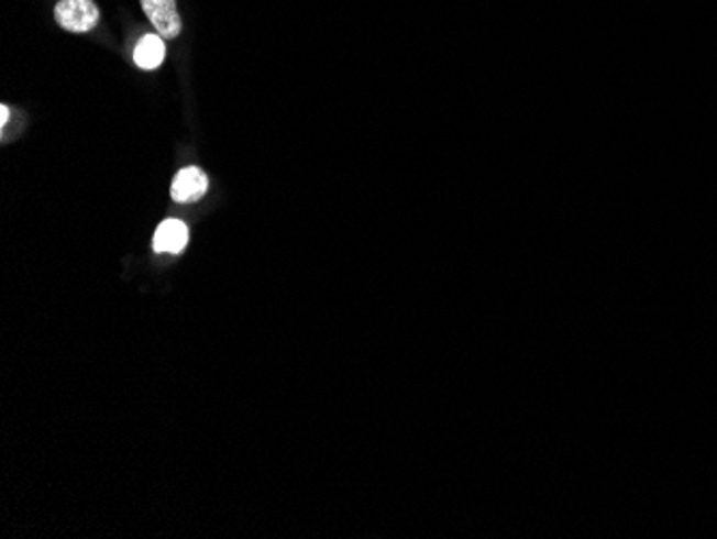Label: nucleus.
I'll return each mask as SVG.
<instances>
[{
	"label": "nucleus",
	"mask_w": 717,
	"mask_h": 539,
	"mask_svg": "<svg viewBox=\"0 0 717 539\" xmlns=\"http://www.w3.org/2000/svg\"><path fill=\"white\" fill-rule=\"evenodd\" d=\"M54 18L69 33H89L99 24V7L92 0H60Z\"/></svg>",
	"instance_id": "f257e3e1"
},
{
	"label": "nucleus",
	"mask_w": 717,
	"mask_h": 539,
	"mask_svg": "<svg viewBox=\"0 0 717 539\" xmlns=\"http://www.w3.org/2000/svg\"><path fill=\"white\" fill-rule=\"evenodd\" d=\"M146 18L159 33V37L175 40L179 37L183 31L179 11H177V0H140Z\"/></svg>",
	"instance_id": "f03ea898"
},
{
	"label": "nucleus",
	"mask_w": 717,
	"mask_h": 539,
	"mask_svg": "<svg viewBox=\"0 0 717 539\" xmlns=\"http://www.w3.org/2000/svg\"><path fill=\"white\" fill-rule=\"evenodd\" d=\"M207 189H209L207 175L200 168L189 166L183 168L173 183V200H177L180 205L198 202L207 194Z\"/></svg>",
	"instance_id": "7ed1b4c3"
},
{
	"label": "nucleus",
	"mask_w": 717,
	"mask_h": 539,
	"mask_svg": "<svg viewBox=\"0 0 717 539\" xmlns=\"http://www.w3.org/2000/svg\"><path fill=\"white\" fill-rule=\"evenodd\" d=\"M189 241V230L187 226L179 222V220H166L162 222L155 239H153V250L157 254H179L187 248Z\"/></svg>",
	"instance_id": "20e7f679"
},
{
	"label": "nucleus",
	"mask_w": 717,
	"mask_h": 539,
	"mask_svg": "<svg viewBox=\"0 0 717 539\" xmlns=\"http://www.w3.org/2000/svg\"><path fill=\"white\" fill-rule=\"evenodd\" d=\"M164 56H166V45L157 35H144L135 45L134 61L140 69L146 72L157 69L164 63Z\"/></svg>",
	"instance_id": "39448f33"
},
{
	"label": "nucleus",
	"mask_w": 717,
	"mask_h": 539,
	"mask_svg": "<svg viewBox=\"0 0 717 539\" xmlns=\"http://www.w3.org/2000/svg\"><path fill=\"white\" fill-rule=\"evenodd\" d=\"M0 112H2V125H7V123H9V108H7V106H2V108H0Z\"/></svg>",
	"instance_id": "423d86ee"
}]
</instances>
